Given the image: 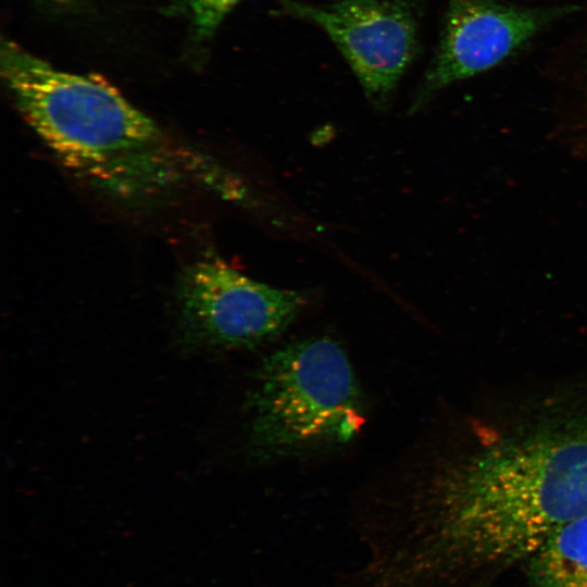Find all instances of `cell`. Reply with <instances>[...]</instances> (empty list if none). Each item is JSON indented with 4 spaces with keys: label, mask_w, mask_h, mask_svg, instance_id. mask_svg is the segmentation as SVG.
<instances>
[{
    "label": "cell",
    "mask_w": 587,
    "mask_h": 587,
    "mask_svg": "<svg viewBox=\"0 0 587 587\" xmlns=\"http://www.w3.org/2000/svg\"><path fill=\"white\" fill-rule=\"evenodd\" d=\"M0 74L26 123L74 167L101 171L160 139L154 121L104 78L59 70L4 37Z\"/></svg>",
    "instance_id": "7a4b0ae2"
},
{
    "label": "cell",
    "mask_w": 587,
    "mask_h": 587,
    "mask_svg": "<svg viewBox=\"0 0 587 587\" xmlns=\"http://www.w3.org/2000/svg\"><path fill=\"white\" fill-rule=\"evenodd\" d=\"M37 8L51 14L72 13L80 8L84 0H30Z\"/></svg>",
    "instance_id": "9c48e42d"
},
{
    "label": "cell",
    "mask_w": 587,
    "mask_h": 587,
    "mask_svg": "<svg viewBox=\"0 0 587 587\" xmlns=\"http://www.w3.org/2000/svg\"><path fill=\"white\" fill-rule=\"evenodd\" d=\"M307 303L303 292L246 276L222 261L186 268L177 286L183 341L191 348H247L282 334Z\"/></svg>",
    "instance_id": "277c9868"
},
{
    "label": "cell",
    "mask_w": 587,
    "mask_h": 587,
    "mask_svg": "<svg viewBox=\"0 0 587 587\" xmlns=\"http://www.w3.org/2000/svg\"><path fill=\"white\" fill-rule=\"evenodd\" d=\"M257 374L248 400L253 457L266 460L347 442L364 422L351 363L330 338L287 345L268 355Z\"/></svg>",
    "instance_id": "3957f363"
},
{
    "label": "cell",
    "mask_w": 587,
    "mask_h": 587,
    "mask_svg": "<svg viewBox=\"0 0 587 587\" xmlns=\"http://www.w3.org/2000/svg\"><path fill=\"white\" fill-rule=\"evenodd\" d=\"M526 563L533 587H587V513L550 535Z\"/></svg>",
    "instance_id": "52a82bcc"
},
{
    "label": "cell",
    "mask_w": 587,
    "mask_h": 587,
    "mask_svg": "<svg viewBox=\"0 0 587 587\" xmlns=\"http://www.w3.org/2000/svg\"><path fill=\"white\" fill-rule=\"evenodd\" d=\"M240 0H168L166 16L182 17L187 24V47L190 54H201L217 28Z\"/></svg>",
    "instance_id": "ba28073f"
},
{
    "label": "cell",
    "mask_w": 587,
    "mask_h": 587,
    "mask_svg": "<svg viewBox=\"0 0 587 587\" xmlns=\"http://www.w3.org/2000/svg\"><path fill=\"white\" fill-rule=\"evenodd\" d=\"M276 1L285 14L319 26L338 48L372 104H387L417 52V20L409 0Z\"/></svg>",
    "instance_id": "5b68a950"
},
{
    "label": "cell",
    "mask_w": 587,
    "mask_h": 587,
    "mask_svg": "<svg viewBox=\"0 0 587 587\" xmlns=\"http://www.w3.org/2000/svg\"><path fill=\"white\" fill-rule=\"evenodd\" d=\"M587 513V376L466 422L413 495L401 526L373 539L383 587H480Z\"/></svg>",
    "instance_id": "6da1fadb"
},
{
    "label": "cell",
    "mask_w": 587,
    "mask_h": 587,
    "mask_svg": "<svg viewBox=\"0 0 587 587\" xmlns=\"http://www.w3.org/2000/svg\"><path fill=\"white\" fill-rule=\"evenodd\" d=\"M550 16L548 11L489 0H451L437 53L410 112L448 85L500 63L530 39Z\"/></svg>",
    "instance_id": "8992f818"
}]
</instances>
